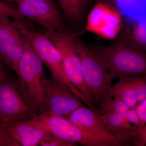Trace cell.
<instances>
[{"label":"cell","instance_id":"6da1fadb","mask_svg":"<svg viewBox=\"0 0 146 146\" xmlns=\"http://www.w3.org/2000/svg\"><path fill=\"white\" fill-rule=\"evenodd\" d=\"M43 61L26 37L16 71L22 92L36 115L48 112Z\"/></svg>","mask_w":146,"mask_h":146},{"label":"cell","instance_id":"7a4b0ae2","mask_svg":"<svg viewBox=\"0 0 146 146\" xmlns=\"http://www.w3.org/2000/svg\"><path fill=\"white\" fill-rule=\"evenodd\" d=\"M113 78L146 76V51L116 41L109 46L91 48Z\"/></svg>","mask_w":146,"mask_h":146},{"label":"cell","instance_id":"3957f363","mask_svg":"<svg viewBox=\"0 0 146 146\" xmlns=\"http://www.w3.org/2000/svg\"><path fill=\"white\" fill-rule=\"evenodd\" d=\"M76 42L81 60L82 76L91 92L93 103L102 108L113 100L110 94L113 77L91 48L80 39H76Z\"/></svg>","mask_w":146,"mask_h":146},{"label":"cell","instance_id":"277c9868","mask_svg":"<svg viewBox=\"0 0 146 146\" xmlns=\"http://www.w3.org/2000/svg\"><path fill=\"white\" fill-rule=\"evenodd\" d=\"M44 33L60 51L68 79L83 96L88 107L98 112L93 105L91 92L83 78L75 36L64 31L47 29Z\"/></svg>","mask_w":146,"mask_h":146},{"label":"cell","instance_id":"5b68a950","mask_svg":"<svg viewBox=\"0 0 146 146\" xmlns=\"http://www.w3.org/2000/svg\"><path fill=\"white\" fill-rule=\"evenodd\" d=\"M16 21L21 33L28 39L41 60L49 69L53 77L67 85L76 96L85 102L83 96L66 75L59 50L44 33L29 30L21 21Z\"/></svg>","mask_w":146,"mask_h":146},{"label":"cell","instance_id":"8992f818","mask_svg":"<svg viewBox=\"0 0 146 146\" xmlns=\"http://www.w3.org/2000/svg\"><path fill=\"white\" fill-rule=\"evenodd\" d=\"M35 116L19 83L4 80L0 85V123L5 125L25 121Z\"/></svg>","mask_w":146,"mask_h":146},{"label":"cell","instance_id":"52a82bcc","mask_svg":"<svg viewBox=\"0 0 146 146\" xmlns=\"http://www.w3.org/2000/svg\"><path fill=\"white\" fill-rule=\"evenodd\" d=\"M67 119L102 146L126 145L123 141L110 132L103 115L89 108H79Z\"/></svg>","mask_w":146,"mask_h":146},{"label":"cell","instance_id":"ba28073f","mask_svg":"<svg viewBox=\"0 0 146 146\" xmlns=\"http://www.w3.org/2000/svg\"><path fill=\"white\" fill-rule=\"evenodd\" d=\"M17 9L25 18L36 22L47 29L64 31L65 23L54 3L41 0H16Z\"/></svg>","mask_w":146,"mask_h":146},{"label":"cell","instance_id":"9c48e42d","mask_svg":"<svg viewBox=\"0 0 146 146\" xmlns=\"http://www.w3.org/2000/svg\"><path fill=\"white\" fill-rule=\"evenodd\" d=\"M9 17L0 16V58L16 72L26 37L20 31L16 21H11Z\"/></svg>","mask_w":146,"mask_h":146},{"label":"cell","instance_id":"30bf717a","mask_svg":"<svg viewBox=\"0 0 146 146\" xmlns=\"http://www.w3.org/2000/svg\"><path fill=\"white\" fill-rule=\"evenodd\" d=\"M47 131L61 139L86 146H102L67 118L46 112L34 117Z\"/></svg>","mask_w":146,"mask_h":146},{"label":"cell","instance_id":"8fae6325","mask_svg":"<svg viewBox=\"0 0 146 146\" xmlns=\"http://www.w3.org/2000/svg\"><path fill=\"white\" fill-rule=\"evenodd\" d=\"M46 90L48 112L53 115L67 118L76 110L84 106L67 85L53 77L46 80Z\"/></svg>","mask_w":146,"mask_h":146},{"label":"cell","instance_id":"7c38bea8","mask_svg":"<svg viewBox=\"0 0 146 146\" xmlns=\"http://www.w3.org/2000/svg\"><path fill=\"white\" fill-rule=\"evenodd\" d=\"M121 25L119 11L107 4L100 3L89 13L85 31L112 39L120 32Z\"/></svg>","mask_w":146,"mask_h":146},{"label":"cell","instance_id":"4fadbf2b","mask_svg":"<svg viewBox=\"0 0 146 146\" xmlns=\"http://www.w3.org/2000/svg\"><path fill=\"white\" fill-rule=\"evenodd\" d=\"M4 125L20 146H38L39 141L47 132L33 118Z\"/></svg>","mask_w":146,"mask_h":146},{"label":"cell","instance_id":"5bb4252c","mask_svg":"<svg viewBox=\"0 0 146 146\" xmlns=\"http://www.w3.org/2000/svg\"><path fill=\"white\" fill-rule=\"evenodd\" d=\"M117 41L146 51V17L137 20L126 19Z\"/></svg>","mask_w":146,"mask_h":146},{"label":"cell","instance_id":"9a60e30c","mask_svg":"<svg viewBox=\"0 0 146 146\" xmlns=\"http://www.w3.org/2000/svg\"><path fill=\"white\" fill-rule=\"evenodd\" d=\"M68 22L75 24L83 16L86 0H56Z\"/></svg>","mask_w":146,"mask_h":146},{"label":"cell","instance_id":"2e32d148","mask_svg":"<svg viewBox=\"0 0 146 146\" xmlns=\"http://www.w3.org/2000/svg\"><path fill=\"white\" fill-rule=\"evenodd\" d=\"M119 11L127 19L136 20L146 17V9L141 5L142 0H116Z\"/></svg>","mask_w":146,"mask_h":146},{"label":"cell","instance_id":"e0dca14e","mask_svg":"<svg viewBox=\"0 0 146 146\" xmlns=\"http://www.w3.org/2000/svg\"><path fill=\"white\" fill-rule=\"evenodd\" d=\"M75 143L61 139L49 131H47L39 141L41 146H72Z\"/></svg>","mask_w":146,"mask_h":146},{"label":"cell","instance_id":"ac0fdd59","mask_svg":"<svg viewBox=\"0 0 146 146\" xmlns=\"http://www.w3.org/2000/svg\"><path fill=\"white\" fill-rule=\"evenodd\" d=\"M7 16L15 19V21H21L24 23L25 18L17 9H14L0 1V16Z\"/></svg>","mask_w":146,"mask_h":146},{"label":"cell","instance_id":"d6986e66","mask_svg":"<svg viewBox=\"0 0 146 146\" xmlns=\"http://www.w3.org/2000/svg\"><path fill=\"white\" fill-rule=\"evenodd\" d=\"M0 146H20L6 129L5 126L0 123Z\"/></svg>","mask_w":146,"mask_h":146},{"label":"cell","instance_id":"ffe728a7","mask_svg":"<svg viewBox=\"0 0 146 146\" xmlns=\"http://www.w3.org/2000/svg\"><path fill=\"white\" fill-rule=\"evenodd\" d=\"M116 112H117L123 117L125 118L126 115L130 108L121 100L115 99L108 104Z\"/></svg>","mask_w":146,"mask_h":146},{"label":"cell","instance_id":"44dd1931","mask_svg":"<svg viewBox=\"0 0 146 146\" xmlns=\"http://www.w3.org/2000/svg\"><path fill=\"white\" fill-rule=\"evenodd\" d=\"M126 119L130 123H133L134 126L138 129V131L144 125L141 119L133 108H130L126 115Z\"/></svg>","mask_w":146,"mask_h":146},{"label":"cell","instance_id":"7402d4cb","mask_svg":"<svg viewBox=\"0 0 146 146\" xmlns=\"http://www.w3.org/2000/svg\"><path fill=\"white\" fill-rule=\"evenodd\" d=\"M142 122L146 125V99L133 108Z\"/></svg>","mask_w":146,"mask_h":146},{"label":"cell","instance_id":"603a6c76","mask_svg":"<svg viewBox=\"0 0 146 146\" xmlns=\"http://www.w3.org/2000/svg\"><path fill=\"white\" fill-rule=\"evenodd\" d=\"M133 140L136 145H146V125L139 131L138 135Z\"/></svg>","mask_w":146,"mask_h":146},{"label":"cell","instance_id":"cb8c5ba5","mask_svg":"<svg viewBox=\"0 0 146 146\" xmlns=\"http://www.w3.org/2000/svg\"><path fill=\"white\" fill-rule=\"evenodd\" d=\"M7 78V75L3 70V68H0V85Z\"/></svg>","mask_w":146,"mask_h":146},{"label":"cell","instance_id":"d4e9b609","mask_svg":"<svg viewBox=\"0 0 146 146\" xmlns=\"http://www.w3.org/2000/svg\"><path fill=\"white\" fill-rule=\"evenodd\" d=\"M16 0H0V1L9 6L11 3L14 2H16Z\"/></svg>","mask_w":146,"mask_h":146},{"label":"cell","instance_id":"484cf974","mask_svg":"<svg viewBox=\"0 0 146 146\" xmlns=\"http://www.w3.org/2000/svg\"><path fill=\"white\" fill-rule=\"evenodd\" d=\"M41 1H46L50 2L53 3V0H41Z\"/></svg>","mask_w":146,"mask_h":146},{"label":"cell","instance_id":"4316f807","mask_svg":"<svg viewBox=\"0 0 146 146\" xmlns=\"http://www.w3.org/2000/svg\"><path fill=\"white\" fill-rule=\"evenodd\" d=\"M2 60H0V68H3L2 65Z\"/></svg>","mask_w":146,"mask_h":146},{"label":"cell","instance_id":"83f0119b","mask_svg":"<svg viewBox=\"0 0 146 146\" xmlns=\"http://www.w3.org/2000/svg\"><path fill=\"white\" fill-rule=\"evenodd\" d=\"M0 60H1V58H0Z\"/></svg>","mask_w":146,"mask_h":146}]
</instances>
